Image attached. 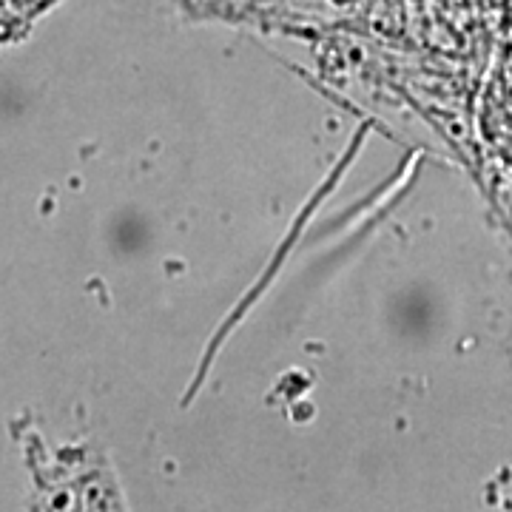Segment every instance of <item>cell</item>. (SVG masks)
<instances>
[{"label": "cell", "instance_id": "cell-1", "mask_svg": "<svg viewBox=\"0 0 512 512\" xmlns=\"http://www.w3.org/2000/svg\"><path fill=\"white\" fill-rule=\"evenodd\" d=\"M52 0H0V40L18 35Z\"/></svg>", "mask_w": 512, "mask_h": 512}]
</instances>
